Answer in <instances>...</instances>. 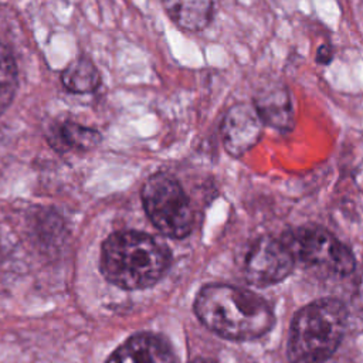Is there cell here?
<instances>
[{
    "mask_svg": "<svg viewBox=\"0 0 363 363\" xmlns=\"http://www.w3.org/2000/svg\"><path fill=\"white\" fill-rule=\"evenodd\" d=\"M194 312L207 329L237 342L267 335L275 322L265 299L248 289L225 284L203 286L196 296Z\"/></svg>",
    "mask_w": 363,
    "mask_h": 363,
    "instance_id": "6da1fadb",
    "label": "cell"
},
{
    "mask_svg": "<svg viewBox=\"0 0 363 363\" xmlns=\"http://www.w3.org/2000/svg\"><path fill=\"white\" fill-rule=\"evenodd\" d=\"M170 265V252L160 241L140 231H118L102 244L101 269L123 289L155 285Z\"/></svg>",
    "mask_w": 363,
    "mask_h": 363,
    "instance_id": "7a4b0ae2",
    "label": "cell"
},
{
    "mask_svg": "<svg viewBox=\"0 0 363 363\" xmlns=\"http://www.w3.org/2000/svg\"><path fill=\"white\" fill-rule=\"evenodd\" d=\"M346 323V306L335 298H322L299 309L289 329V363H325L339 347Z\"/></svg>",
    "mask_w": 363,
    "mask_h": 363,
    "instance_id": "3957f363",
    "label": "cell"
},
{
    "mask_svg": "<svg viewBox=\"0 0 363 363\" xmlns=\"http://www.w3.org/2000/svg\"><path fill=\"white\" fill-rule=\"evenodd\" d=\"M281 240L288 247L295 265L329 277H346L356 267L352 251L322 227H298Z\"/></svg>",
    "mask_w": 363,
    "mask_h": 363,
    "instance_id": "277c9868",
    "label": "cell"
},
{
    "mask_svg": "<svg viewBox=\"0 0 363 363\" xmlns=\"http://www.w3.org/2000/svg\"><path fill=\"white\" fill-rule=\"evenodd\" d=\"M142 203L152 224L170 238H184L193 228V210L180 183L164 173L150 176L142 187Z\"/></svg>",
    "mask_w": 363,
    "mask_h": 363,
    "instance_id": "5b68a950",
    "label": "cell"
},
{
    "mask_svg": "<svg viewBox=\"0 0 363 363\" xmlns=\"http://www.w3.org/2000/svg\"><path fill=\"white\" fill-rule=\"evenodd\" d=\"M294 267V258L281 238L262 237L245 255L244 277L251 285L268 286L285 279Z\"/></svg>",
    "mask_w": 363,
    "mask_h": 363,
    "instance_id": "8992f818",
    "label": "cell"
},
{
    "mask_svg": "<svg viewBox=\"0 0 363 363\" xmlns=\"http://www.w3.org/2000/svg\"><path fill=\"white\" fill-rule=\"evenodd\" d=\"M264 123L251 104H237L228 109L223 119L221 136L225 150L231 156H241L254 147L261 135Z\"/></svg>",
    "mask_w": 363,
    "mask_h": 363,
    "instance_id": "52a82bcc",
    "label": "cell"
},
{
    "mask_svg": "<svg viewBox=\"0 0 363 363\" xmlns=\"http://www.w3.org/2000/svg\"><path fill=\"white\" fill-rule=\"evenodd\" d=\"M106 363H179V357L166 339L143 332L125 340Z\"/></svg>",
    "mask_w": 363,
    "mask_h": 363,
    "instance_id": "ba28073f",
    "label": "cell"
},
{
    "mask_svg": "<svg viewBox=\"0 0 363 363\" xmlns=\"http://www.w3.org/2000/svg\"><path fill=\"white\" fill-rule=\"evenodd\" d=\"M254 108L264 125L289 130L294 125V108L288 91L282 86L267 88L254 99Z\"/></svg>",
    "mask_w": 363,
    "mask_h": 363,
    "instance_id": "9c48e42d",
    "label": "cell"
},
{
    "mask_svg": "<svg viewBox=\"0 0 363 363\" xmlns=\"http://www.w3.org/2000/svg\"><path fill=\"white\" fill-rule=\"evenodd\" d=\"M48 140L60 152H86L99 143L101 136L74 121H60L51 126Z\"/></svg>",
    "mask_w": 363,
    "mask_h": 363,
    "instance_id": "30bf717a",
    "label": "cell"
},
{
    "mask_svg": "<svg viewBox=\"0 0 363 363\" xmlns=\"http://www.w3.org/2000/svg\"><path fill=\"white\" fill-rule=\"evenodd\" d=\"M170 20L187 31L206 28L213 16V0H164Z\"/></svg>",
    "mask_w": 363,
    "mask_h": 363,
    "instance_id": "8fae6325",
    "label": "cell"
},
{
    "mask_svg": "<svg viewBox=\"0 0 363 363\" xmlns=\"http://www.w3.org/2000/svg\"><path fill=\"white\" fill-rule=\"evenodd\" d=\"M62 82L65 88L72 92H91L99 85V74L89 60L79 58L65 68Z\"/></svg>",
    "mask_w": 363,
    "mask_h": 363,
    "instance_id": "7c38bea8",
    "label": "cell"
},
{
    "mask_svg": "<svg viewBox=\"0 0 363 363\" xmlns=\"http://www.w3.org/2000/svg\"><path fill=\"white\" fill-rule=\"evenodd\" d=\"M17 88V68L10 51L0 44V113L13 101Z\"/></svg>",
    "mask_w": 363,
    "mask_h": 363,
    "instance_id": "4fadbf2b",
    "label": "cell"
},
{
    "mask_svg": "<svg viewBox=\"0 0 363 363\" xmlns=\"http://www.w3.org/2000/svg\"><path fill=\"white\" fill-rule=\"evenodd\" d=\"M332 57H333L332 50H330V48H328L326 45H323V47H320V48H319L316 60H318V62H319V64H328V62L332 60Z\"/></svg>",
    "mask_w": 363,
    "mask_h": 363,
    "instance_id": "5bb4252c",
    "label": "cell"
},
{
    "mask_svg": "<svg viewBox=\"0 0 363 363\" xmlns=\"http://www.w3.org/2000/svg\"><path fill=\"white\" fill-rule=\"evenodd\" d=\"M190 363H216V362H213V360H210V359L199 357V359H194V360H193V362H190Z\"/></svg>",
    "mask_w": 363,
    "mask_h": 363,
    "instance_id": "9a60e30c",
    "label": "cell"
}]
</instances>
